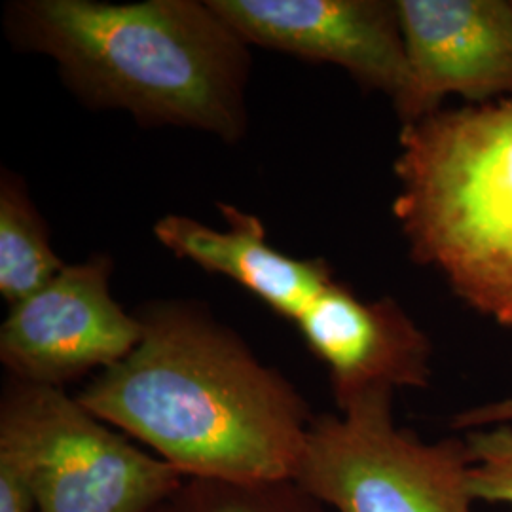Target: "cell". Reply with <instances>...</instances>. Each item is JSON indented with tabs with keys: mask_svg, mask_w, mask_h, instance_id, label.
Wrapping results in <instances>:
<instances>
[{
	"mask_svg": "<svg viewBox=\"0 0 512 512\" xmlns=\"http://www.w3.org/2000/svg\"><path fill=\"white\" fill-rule=\"evenodd\" d=\"M143 334L76 399L188 478H293L315 414L236 330L190 300L137 311Z\"/></svg>",
	"mask_w": 512,
	"mask_h": 512,
	"instance_id": "cell-1",
	"label": "cell"
},
{
	"mask_svg": "<svg viewBox=\"0 0 512 512\" xmlns=\"http://www.w3.org/2000/svg\"><path fill=\"white\" fill-rule=\"evenodd\" d=\"M6 31L54 59L93 109L128 110L143 126H175L238 143L247 131L249 44L209 0H18Z\"/></svg>",
	"mask_w": 512,
	"mask_h": 512,
	"instance_id": "cell-2",
	"label": "cell"
},
{
	"mask_svg": "<svg viewBox=\"0 0 512 512\" xmlns=\"http://www.w3.org/2000/svg\"><path fill=\"white\" fill-rule=\"evenodd\" d=\"M399 143L393 215L410 255L512 327V99L439 109Z\"/></svg>",
	"mask_w": 512,
	"mask_h": 512,
	"instance_id": "cell-3",
	"label": "cell"
},
{
	"mask_svg": "<svg viewBox=\"0 0 512 512\" xmlns=\"http://www.w3.org/2000/svg\"><path fill=\"white\" fill-rule=\"evenodd\" d=\"M0 467L37 512H154L186 482L65 389L12 378L0 397Z\"/></svg>",
	"mask_w": 512,
	"mask_h": 512,
	"instance_id": "cell-4",
	"label": "cell"
},
{
	"mask_svg": "<svg viewBox=\"0 0 512 512\" xmlns=\"http://www.w3.org/2000/svg\"><path fill=\"white\" fill-rule=\"evenodd\" d=\"M395 391H370L311 421L293 480L332 512H473L465 437L399 427Z\"/></svg>",
	"mask_w": 512,
	"mask_h": 512,
	"instance_id": "cell-5",
	"label": "cell"
},
{
	"mask_svg": "<svg viewBox=\"0 0 512 512\" xmlns=\"http://www.w3.org/2000/svg\"><path fill=\"white\" fill-rule=\"evenodd\" d=\"M112 260L71 264L40 291L10 306L0 327V363L8 378L61 387L120 363L143 325L110 293Z\"/></svg>",
	"mask_w": 512,
	"mask_h": 512,
	"instance_id": "cell-6",
	"label": "cell"
},
{
	"mask_svg": "<svg viewBox=\"0 0 512 512\" xmlns=\"http://www.w3.org/2000/svg\"><path fill=\"white\" fill-rule=\"evenodd\" d=\"M209 6L249 46L336 65L403 109L410 71L397 2L209 0Z\"/></svg>",
	"mask_w": 512,
	"mask_h": 512,
	"instance_id": "cell-7",
	"label": "cell"
},
{
	"mask_svg": "<svg viewBox=\"0 0 512 512\" xmlns=\"http://www.w3.org/2000/svg\"><path fill=\"white\" fill-rule=\"evenodd\" d=\"M397 10L410 71L403 126L437 112L446 95L512 99V0H397Z\"/></svg>",
	"mask_w": 512,
	"mask_h": 512,
	"instance_id": "cell-8",
	"label": "cell"
},
{
	"mask_svg": "<svg viewBox=\"0 0 512 512\" xmlns=\"http://www.w3.org/2000/svg\"><path fill=\"white\" fill-rule=\"evenodd\" d=\"M329 372L338 408L378 389H423L433 346L393 300H365L334 281L294 323Z\"/></svg>",
	"mask_w": 512,
	"mask_h": 512,
	"instance_id": "cell-9",
	"label": "cell"
},
{
	"mask_svg": "<svg viewBox=\"0 0 512 512\" xmlns=\"http://www.w3.org/2000/svg\"><path fill=\"white\" fill-rule=\"evenodd\" d=\"M228 228L167 215L154 224V236L173 255L224 275L262 300L277 315L296 323L336 279L321 258L302 260L270 245L262 220L219 203Z\"/></svg>",
	"mask_w": 512,
	"mask_h": 512,
	"instance_id": "cell-10",
	"label": "cell"
},
{
	"mask_svg": "<svg viewBox=\"0 0 512 512\" xmlns=\"http://www.w3.org/2000/svg\"><path fill=\"white\" fill-rule=\"evenodd\" d=\"M65 268L50 243L48 226L23 181L0 177V294L14 306L48 285Z\"/></svg>",
	"mask_w": 512,
	"mask_h": 512,
	"instance_id": "cell-11",
	"label": "cell"
},
{
	"mask_svg": "<svg viewBox=\"0 0 512 512\" xmlns=\"http://www.w3.org/2000/svg\"><path fill=\"white\" fill-rule=\"evenodd\" d=\"M173 512H332L296 480L232 484L188 478Z\"/></svg>",
	"mask_w": 512,
	"mask_h": 512,
	"instance_id": "cell-12",
	"label": "cell"
},
{
	"mask_svg": "<svg viewBox=\"0 0 512 512\" xmlns=\"http://www.w3.org/2000/svg\"><path fill=\"white\" fill-rule=\"evenodd\" d=\"M471 452L469 492L475 501L512 507V425L465 433Z\"/></svg>",
	"mask_w": 512,
	"mask_h": 512,
	"instance_id": "cell-13",
	"label": "cell"
},
{
	"mask_svg": "<svg viewBox=\"0 0 512 512\" xmlns=\"http://www.w3.org/2000/svg\"><path fill=\"white\" fill-rule=\"evenodd\" d=\"M495 425H512V395L494 403L476 404L467 410H461L450 420L454 431H478Z\"/></svg>",
	"mask_w": 512,
	"mask_h": 512,
	"instance_id": "cell-14",
	"label": "cell"
},
{
	"mask_svg": "<svg viewBox=\"0 0 512 512\" xmlns=\"http://www.w3.org/2000/svg\"><path fill=\"white\" fill-rule=\"evenodd\" d=\"M31 495L23 488L18 476L0 467V512H33Z\"/></svg>",
	"mask_w": 512,
	"mask_h": 512,
	"instance_id": "cell-15",
	"label": "cell"
},
{
	"mask_svg": "<svg viewBox=\"0 0 512 512\" xmlns=\"http://www.w3.org/2000/svg\"><path fill=\"white\" fill-rule=\"evenodd\" d=\"M154 512H173V501H169V503H165L162 505L160 509H156Z\"/></svg>",
	"mask_w": 512,
	"mask_h": 512,
	"instance_id": "cell-16",
	"label": "cell"
}]
</instances>
